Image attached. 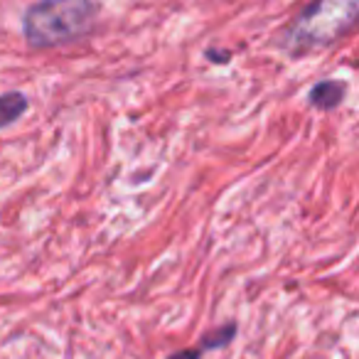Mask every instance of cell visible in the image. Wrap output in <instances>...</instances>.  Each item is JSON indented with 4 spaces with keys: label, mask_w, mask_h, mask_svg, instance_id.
Returning <instances> with one entry per match:
<instances>
[{
    "label": "cell",
    "mask_w": 359,
    "mask_h": 359,
    "mask_svg": "<svg viewBox=\"0 0 359 359\" xmlns=\"http://www.w3.org/2000/svg\"><path fill=\"white\" fill-rule=\"evenodd\" d=\"M344 96H347V84H344V81L323 79L310 89L308 101H310V106H315V109H320V111H332L342 104Z\"/></svg>",
    "instance_id": "cell-3"
},
{
    "label": "cell",
    "mask_w": 359,
    "mask_h": 359,
    "mask_svg": "<svg viewBox=\"0 0 359 359\" xmlns=\"http://www.w3.org/2000/svg\"><path fill=\"white\" fill-rule=\"evenodd\" d=\"M207 57H210V60L212 62H229V52H222V55H219V52H215V50H207Z\"/></svg>",
    "instance_id": "cell-7"
},
{
    "label": "cell",
    "mask_w": 359,
    "mask_h": 359,
    "mask_svg": "<svg viewBox=\"0 0 359 359\" xmlns=\"http://www.w3.org/2000/svg\"><path fill=\"white\" fill-rule=\"evenodd\" d=\"M96 18L94 0H37L22 15V35L32 50H52L86 37Z\"/></svg>",
    "instance_id": "cell-1"
},
{
    "label": "cell",
    "mask_w": 359,
    "mask_h": 359,
    "mask_svg": "<svg viewBox=\"0 0 359 359\" xmlns=\"http://www.w3.org/2000/svg\"><path fill=\"white\" fill-rule=\"evenodd\" d=\"M359 0H313L285 30L283 47L290 55H308L330 47L357 22Z\"/></svg>",
    "instance_id": "cell-2"
},
{
    "label": "cell",
    "mask_w": 359,
    "mask_h": 359,
    "mask_svg": "<svg viewBox=\"0 0 359 359\" xmlns=\"http://www.w3.org/2000/svg\"><path fill=\"white\" fill-rule=\"evenodd\" d=\"M234 334H236V325L229 323V325H224V327H217V330H212V332H207L205 337L200 339V344H197V347H200L202 352L226 347V344L234 339Z\"/></svg>",
    "instance_id": "cell-5"
},
{
    "label": "cell",
    "mask_w": 359,
    "mask_h": 359,
    "mask_svg": "<svg viewBox=\"0 0 359 359\" xmlns=\"http://www.w3.org/2000/svg\"><path fill=\"white\" fill-rule=\"evenodd\" d=\"M202 349L200 347H192V349H180V352H172L168 359H202Z\"/></svg>",
    "instance_id": "cell-6"
},
{
    "label": "cell",
    "mask_w": 359,
    "mask_h": 359,
    "mask_svg": "<svg viewBox=\"0 0 359 359\" xmlns=\"http://www.w3.org/2000/svg\"><path fill=\"white\" fill-rule=\"evenodd\" d=\"M27 111V96L22 91H8L0 94V128H8L20 121Z\"/></svg>",
    "instance_id": "cell-4"
}]
</instances>
